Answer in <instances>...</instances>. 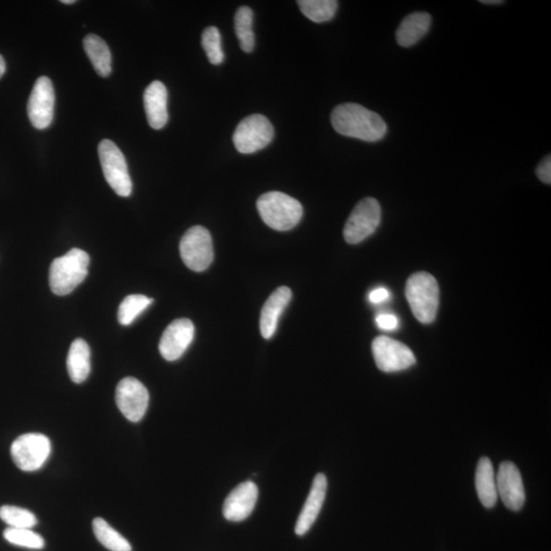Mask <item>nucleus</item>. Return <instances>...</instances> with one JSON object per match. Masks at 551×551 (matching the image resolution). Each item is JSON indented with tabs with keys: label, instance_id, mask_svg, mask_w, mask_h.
I'll return each mask as SVG.
<instances>
[{
	"label": "nucleus",
	"instance_id": "nucleus-1",
	"mask_svg": "<svg viewBox=\"0 0 551 551\" xmlns=\"http://www.w3.org/2000/svg\"><path fill=\"white\" fill-rule=\"evenodd\" d=\"M331 123L337 133L366 142L382 140L388 130L378 114L352 103L336 106L331 114Z\"/></svg>",
	"mask_w": 551,
	"mask_h": 551
},
{
	"label": "nucleus",
	"instance_id": "nucleus-8",
	"mask_svg": "<svg viewBox=\"0 0 551 551\" xmlns=\"http://www.w3.org/2000/svg\"><path fill=\"white\" fill-rule=\"evenodd\" d=\"M180 255L187 267L194 272L208 269L214 259L213 239L208 230L194 226L188 230L180 242Z\"/></svg>",
	"mask_w": 551,
	"mask_h": 551
},
{
	"label": "nucleus",
	"instance_id": "nucleus-11",
	"mask_svg": "<svg viewBox=\"0 0 551 551\" xmlns=\"http://www.w3.org/2000/svg\"><path fill=\"white\" fill-rule=\"evenodd\" d=\"M55 89L53 82L42 76L35 82L28 100L27 112L33 127L47 129L52 124L55 114Z\"/></svg>",
	"mask_w": 551,
	"mask_h": 551
},
{
	"label": "nucleus",
	"instance_id": "nucleus-7",
	"mask_svg": "<svg viewBox=\"0 0 551 551\" xmlns=\"http://www.w3.org/2000/svg\"><path fill=\"white\" fill-rule=\"evenodd\" d=\"M275 131L272 123L263 114H251L237 126L233 142L236 149L243 155L255 154L269 145Z\"/></svg>",
	"mask_w": 551,
	"mask_h": 551
},
{
	"label": "nucleus",
	"instance_id": "nucleus-17",
	"mask_svg": "<svg viewBox=\"0 0 551 551\" xmlns=\"http://www.w3.org/2000/svg\"><path fill=\"white\" fill-rule=\"evenodd\" d=\"M144 107L152 129H163L169 121L168 90L161 81L149 84L144 92Z\"/></svg>",
	"mask_w": 551,
	"mask_h": 551
},
{
	"label": "nucleus",
	"instance_id": "nucleus-32",
	"mask_svg": "<svg viewBox=\"0 0 551 551\" xmlns=\"http://www.w3.org/2000/svg\"><path fill=\"white\" fill-rule=\"evenodd\" d=\"M390 299V293L386 288L379 287L373 290L369 294V301L374 304H379L387 301Z\"/></svg>",
	"mask_w": 551,
	"mask_h": 551
},
{
	"label": "nucleus",
	"instance_id": "nucleus-9",
	"mask_svg": "<svg viewBox=\"0 0 551 551\" xmlns=\"http://www.w3.org/2000/svg\"><path fill=\"white\" fill-rule=\"evenodd\" d=\"M382 210L378 200L367 198L352 210L343 230L347 243L358 244L374 234L381 223Z\"/></svg>",
	"mask_w": 551,
	"mask_h": 551
},
{
	"label": "nucleus",
	"instance_id": "nucleus-34",
	"mask_svg": "<svg viewBox=\"0 0 551 551\" xmlns=\"http://www.w3.org/2000/svg\"><path fill=\"white\" fill-rule=\"evenodd\" d=\"M481 4H502L504 2L502 0H482Z\"/></svg>",
	"mask_w": 551,
	"mask_h": 551
},
{
	"label": "nucleus",
	"instance_id": "nucleus-10",
	"mask_svg": "<svg viewBox=\"0 0 551 551\" xmlns=\"http://www.w3.org/2000/svg\"><path fill=\"white\" fill-rule=\"evenodd\" d=\"M372 352L377 367L386 373L403 371L417 361L410 347L386 336L374 339Z\"/></svg>",
	"mask_w": 551,
	"mask_h": 551
},
{
	"label": "nucleus",
	"instance_id": "nucleus-15",
	"mask_svg": "<svg viewBox=\"0 0 551 551\" xmlns=\"http://www.w3.org/2000/svg\"><path fill=\"white\" fill-rule=\"evenodd\" d=\"M258 486L244 482L230 493L223 506L225 519L230 521H242L250 516L258 502Z\"/></svg>",
	"mask_w": 551,
	"mask_h": 551
},
{
	"label": "nucleus",
	"instance_id": "nucleus-18",
	"mask_svg": "<svg viewBox=\"0 0 551 551\" xmlns=\"http://www.w3.org/2000/svg\"><path fill=\"white\" fill-rule=\"evenodd\" d=\"M292 292L290 288L282 286L271 294L264 304L260 314V333L265 339H270L277 330L279 318L292 301Z\"/></svg>",
	"mask_w": 551,
	"mask_h": 551
},
{
	"label": "nucleus",
	"instance_id": "nucleus-33",
	"mask_svg": "<svg viewBox=\"0 0 551 551\" xmlns=\"http://www.w3.org/2000/svg\"><path fill=\"white\" fill-rule=\"evenodd\" d=\"M4 72H5V62L4 60V57L0 55V78H2L4 75Z\"/></svg>",
	"mask_w": 551,
	"mask_h": 551
},
{
	"label": "nucleus",
	"instance_id": "nucleus-23",
	"mask_svg": "<svg viewBox=\"0 0 551 551\" xmlns=\"http://www.w3.org/2000/svg\"><path fill=\"white\" fill-rule=\"evenodd\" d=\"M93 532L97 540L106 548L111 551H131V545L128 540L101 518L93 520Z\"/></svg>",
	"mask_w": 551,
	"mask_h": 551
},
{
	"label": "nucleus",
	"instance_id": "nucleus-13",
	"mask_svg": "<svg viewBox=\"0 0 551 551\" xmlns=\"http://www.w3.org/2000/svg\"><path fill=\"white\" fill-rule=\"evenodd\" d=\"M497 495L502 498L507 509L519 512L525 504L526 495L523 479L514 463H500L496 475Z\"/></svg>",
	"mask_w": 551,
	"mask_h": 551
},
{
	"label": "nucleus",
	"instance_id": "nucleus-24",
	"mask_svg": "<svg viewBox=\"0 0 551 551\" xmlns=\"http://www.w3.org/2000/svg\"><path fill=\"white\" fill-rule=\"evenodd\" d=\"M253 12L249 6L239 7L235 14V32L244 53H251L255 48L256 38L252 30Z\"/></svg>",
	"mask_w": 551,
	"mask_h": 551
},
{
	"label": "nucleus",
	"instance_id": "nucleus-5",
	"mask_svg": "<svg viewBox=\"0 0 551 551\" xmlns=\"http://www.w3.org/2000/svg\"><path fill=\"white\" fill-rule=\"evenodd\" d=\"M98 156L104 175L108 185L122 198L132 193V181L130 178L126 158L117 145L105 140L98 145Z\"/></svg>",
	"mask_w": 551,
	"mask_h": 551
},
{
	"label": "nucleus",
	"instance_id": "nucleus-14",
	"mask_svg": "<svg viewBox=\"0 0 551 551\" xmlns=\"http://www.w3.org/2000/svg\"><path fill=\"white\" fill-rule=\"evenodd\" d=\"M194 325L188 318H178L172 322L159 342V352L169 361L179 360L193 342Z\"/></svg>",
	"mask_w": 551,
	"mask_h": 551
},
{
	"label": "nucleus",
	"instance_id": "nucleus-20",
	"mask_svg": "<svg viewBox=\"0 0 551 551\" xmlns=\"http://www.w3.org/2000/svg\"><path fill=\"white\" fill-rule=\"evenodd\" d=\"M476 489L482 505L492 509L497 503V487L495 469L491 461L486 456L478 462L476 470Z\"/></svg>",
	"mask_w": 551,
	"mask_h": 551
},
{
	"label": "nucleus",
	"instance_id": "nucleus-27",
	"mask_svg": "<svg viewBox=\"0 0 551 551\" xmlns=\"http://www.w3.org/2000/svg\"><path fill=\"white\" fill-rule=\"evenodd\" d=\"M0 519L10 528L16 529H31L38 523L33 513L13 505L0 507Z\"/></svg>",
	"mask_w": 551,
	"mask_h": 551
},
{
	"label": "nucleus",
	"instance_id": "nucleus-19",
	"mask_svg": "<svg viewBox=\"0 0 551 551\" xmlns=\"http://www.w3.org/2000/svg\"><path fill=\"white\" fill-rule=\"evenodd\" d=\"M432 18L429 13L417 12L409 14L396 31V40L403 47L415 46L430 30Z\"/></svg>",
	"mask_w": 551,
	"mask_h": 551
},
{
	"label": "nucleus",
	"instance_id": "nucleus-3",
	"mask_svg": "<svg viewBox=\"0 0 551 551\" xmlns=\"http://www.w3.org/2000/svg\"><path fill=\"white\" fill-rule=\"evenodd\" d=\"M257 207L266 225L277 231L293 229L301 221L303 215L299 200L279 191L263 194L258 199Z\"/></svg>",
	"mask_w": 551,
	"mask_h": 551
},
{
	"label": "nucleus",
	"instance_id": "nucleus-22",
	"mask_svg": "<svg viewBox=\"0 0 551 551\" xmlns=\"http://www.w3.org/2000/svg\"><path fill=\"white\" fill-rule=\"evenodd\" d=\"M83 47L97 74L100 77L110 76L112 72V54L106 41L97 35L89 34L84 38Z\"/></svg>",
	"mask_w": 551,
	"mask_h": 551
},
{
	"label": "nucleus",
	"instance_id": "nucleus-28",
	"mask_svg": "<svg viewBox=\"0 0 551 551\" xmlns=\"http://www.w3.org/2000/svg\"><path fill=\"white\" fill-rule=\"evenodd\" d=\"M4 538L13 546L30 549H42L46 546L45 539L30 529L7 528L4 532Z\"/></svg>",
	"mask_w": 551,
	"mask_h": 551
},
{
	"label": "nucleus",
	"instance_id": "nucleus-31",
	"mask_svg": "<svg viewBox=\"0 0 551 551\" xmlns=\"http://www.w3.org/2000/svg\"><path fill=\"white\" fill-rule=\"evenodd\" d=\"M536 175L543 183H551V157L547 156L536 168Z\"/></svg>",
	"mask_w": 551,
	"mask_h": 551
},
{
	"label": "nucleus",
	"instance_id": "nucleus-4",
	"mask_svg": "<svg viewBox=\"0 0 551 551\" xmlns=\"http://www.w3.org/2000/svg\"><path fill=\"white\" fill-rule=\"evenodd\" d=\"M413 316L423 324H430L437 318L439 308V286L437 279L429 273L412 274L405 286Z\"/></svg>",
	"mask_w": 551,
	"mask_h": 551
},
{
	"label": "nucleus",
	"instance_id": "nucleus-29",
	"mask_svg": "<svg viewBox=\"0 0 551 551\" xmlns=\"http://www.w3.org/2000/svg\"><path fill=\"white\" fill-rule=\"evenodd\" d=\"M201 43L210 64L219 66L225 59L219 29L208 27L202 33Z\"/></svg>",
	"mask_w": 551,
	"mask_h": 551
},
{
	"label": "nucleus",
	"instance_id": "nucleus-26",
	"mask_svg": "<svg viewBox=\"0 0 551 551\" xmlns=\"http://www.w3.org/2000/svg\"><path fill=\"white\" fill-rule=\"evenodd\" d=\"M154 300L142 294H132L122 301L118 310V320L123 326L131 325Z\"/></svg>",
	"mask_w": 551,
	"mask_h": 551
},
{
	"label": "nucleus",
	"instance_id": "nucleus-21",
	"mask_svg": "<svg viewBox=\"0 0 551 551\" xmlns=\"http://www.w3.org/2000/svg\"><path fill=\"white\" fill-rule=\"evenodd\" d=\"M90 347L85 340L78 338L72 342L67 359V368L72 382L83 383L91 371Z\"/></svg>",
	"mask_w": 551,
	"mask_h": 551
},
{
	"label": "nucleus",
	"instance_id": "nucleus-6",
	"mask_svg": "<svg viewBox=\"0 0 551 551\" xmlns=\"http://www.w3.org/2000/svg\"><path fill=\"white\" fill-rule=\"evenodd\" d=\"M52 453V444L46 435L28 433L13 441L12 459L24 472H34L45 465Z\"/></svg>",
	"mask_w": 551,
	"mask_h": 551
},
{
	"label": "nucleus",
	"instance_id": "nucleus-16",
	"mask_svg": "<svg viewBox=\"0 0 551 551\" xmlns=\"http://www.w3.org/2000/svg\"><path fill=\"white\" fill-rule=\"evenodd\" d=\"M327 488V478L324 474H318L311 485L309 495L302 507L299 520L296 521L295 533L297 535L302 536L308 533L314 525L322 510Z\"/></svg>",
	"mask_w": 551,
	"mask_h": 551
},
{
	"label": "nucleus",
	"instance_id": "nucleus-35",
	"mask_svg": "<svg viewBox=\"0 0 551 551\" xmlns=\"http://www.w3.org/2000/svg\"><path fill=\"white\" fill-rule=\"evenodd\" d=\"M61 3L64 4H75L76 2L75 0H62Z\"/></svg>",
	"mask_w": 551,
	"mask_h": 551
},
{
	"label": "nucleus",
	"instance_id": "nucleus-30",
	"mask_svg": "<svg viewBox=\"0 0 551 551\" xmlns=\"http://www.w3.org/2000/svg\"><path fill=\"white\" fill-rule=\"evenodd\" d=\"M376 324L381 330L394 331L400 325L398 318L393 314H381L376 318Z\"/></svg>",
	"mask_w": 551,
	"mask_h": 551
},
{
	"label": "nucleus",
	"instance_id": "nucleus-12",
	"mask_svg": "<svg viewBox=\"0 0 551 551\" xmlns=\"http://www.w3.org/2000/svg\"><path fill=\"white\" fill-rule=\"evenodd\" d=\"M115 403L130 422L137 423L143 419L148 411L149 394L140 380L127 377L118 384L115 390Z\"/></svg>",
	"mask_w": 551,
	"mask_h": 551
},
{
	"label": "nucleus",
	"instance_id": "nucleus-2",
	"mask_svg": "<svg viewBox=\"0 0 551 551\" xmlns=\"http://www.w3.org/2000/svg\"><path fill=\"white\" fill-rule=\"evenodd\" d=\"M90 258L82 250L72 249L57 258L49 269V286L55 295L64 296L74 292L87 277Z\"/></svg>",
	"mask_w": 551,
	"mask_h": 551
},
{
	"label": "nucleus",
	"instance_id": "nucleus-25",
	"mask_svg": "<svg viewBox=\"0 0 551 551\" xmlns=\"http://www.w3.org/2000/svg\"><path fill=\"white\" fill-rule=\"evenodd\" d=\"M297 4L304 16L315 23H325L332 20L338 9L336 0H300Z\"/></svg>",
	"mask_w": 551,
	"mask_h": 551
}]
</instances>
